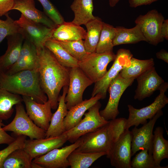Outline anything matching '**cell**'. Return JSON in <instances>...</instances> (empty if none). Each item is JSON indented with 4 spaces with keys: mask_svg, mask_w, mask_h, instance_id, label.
<instances>
[{
    "mask_svg": "<svg viewBox=\"0 0 168 168\" xmlns=\"http://www.w3.org/2000/svg\"><path fill=\"white\" fill-rule=\"evenodd\" d=\"M17 143L13 142L4 149L0 150V168H2L3 163L7 157L14 151L18 149Z\"/></svg>",
    "mask_w": 168,
    "mask_h": 168,
    "instance_id": "cell-39",
    "label": "cell"
},
{
    "mask_svg": "<svg viewBox=\"0 0 168 168\" xmlns=\"http://www.w3.org/2000/svg\"><path fill=\"white\" fill-rule=\"evenodd\" d=\"M5 125L2 120L0 119V145L6 144L9 145L16 138L8 134L2 128Z\"/></svg>",
    "mask_w": 168,
    "mask_h": 168,
    "instance_id": "cell-40",
    "label": "cell"
},
{
    "mask_svg": "<svg viewBox=\"0 0 168 168\" xmlns=\"http://www.w3.org/2000/svg\"><path fill=\"white\" fill-rule=\"evenodd\" d=\"M44 46L54 55L62 66L71 68L78 67V61L71 56L57 41L50 39L45 43Z\"/></svg>",
    "mask_w": 168,
    "mask_h": 168,
    "instance_id": "cell-30",
    "label": "cell"
},
{
    "mask_svg": "<svg viewBox=\"0 0 168 168\" xmlns=\"http://www.w3.org/2000/svg\"><path fill=\"white\" fill-rule=\"evenodd\" d=\"M132 168H167L156 164L152 155L148 153L147 149H143L136 155L131 162Z\"/></svg>",
    "mask_w": 168,
    "mask_h": 168,
    "instance_id": "cell-36",
    "label": "cell"
},
{
    "mask_svg": "<svg viewBox=\"0 0 168 168\" xmlns=\"http://www.w3.org/2000/svg\"><path fill=\"white\" fill-rule=\"evenodd\" d=\"M168 88V82H164L158 90L160 93L154 101L150 105L141 109H136L128 105L129 116L127 119L126 130H129L131 127H137L140 124L147 123V119H151L159 111L162 110L168 103V98L165 92Z\"/></svg>",
    "mask_w": 168,
    "mask_h": 168,
    "instance_id": "cell-4",
    "label": "cell"
},
{
    "mask_svg": "<svg viewBox=\"0 0 168 168\" xmlns=\"http://www.w3.org/2000/svg\"><path fill=\"white\" fill-rule=\"evenodd\" d=\"M101 98V96L97 94L89 99L83 100L68 110L64 120L65 131L70 129L78 124L86 111Z\"/></svg>",
    "mask_w": 168,
    "mask_h": 168,
    "instance_id": "cell-24",
    "label": "cell"
},
{
    "mask_svg": "<svg viewBox=\"0 0 168 168\" xmlns=\"http://www.w3.org/2000/svg\"><path fill=\"white\" fill-rule=\"evenodd\" d=\"M116 54L113 51L89 54L82 60L78 62V67L93 83L98 81L105 75L109 63L114 61Z\"/></svg>",
    "mask_w": 168,
    "mask_h": 168,
    "instance_id": "cell-7",
    "label": "cell"
},
{
    "mask_svg": "<svg viewBox=\"0 0 168 168\" xmlns=\"http://www.w3.org/2000/svg\"><path fill=\"white\" fill-rule=\"evenodd\" d=\"M58 41L71 56L78 61L83 60L89 54L85 49L83 40Z\"/></svg>",
    "mask_w": 168,
    "mask_h": 168,
    "instance_id": "cell-35",
    "label": "cell"
},
{
    "mask_svg": "<svg viewBox=\"0 0 168 168\" xmlns=\"http://www.w3.org/2000/svg\"><path fill=\"white\" fill-rule=\"evenodd\" d=\"M15 0H0V17L12 10Z\"/></svg>",
    "mask_w": 168,
    "mask_h": 168,
    "instance_id": "cell-41",
    "label": "cell"
},
{
    "mask_svg": "<svg viewBox=\"0 0 168 168\" xmlns=\"http://www.w3.org/2000/svg\"><path fill=\"white\" fill-rule=\"evenodd\" d=\"M22 101L20 95L11 92L0 85V119L3 120L9 119L13 113L14 106Z\"/></svg>",
    "mask_w": 168,
    "mask_h": 168,
    "instance_id": "cell-28",
    "label": "cell"
},
{
    "mask_svg": "<svg viewBox=\"0 0 168 168\" xmlns=\"http://www.w3.org/2000/svg\"><path fill=\"white\" fill-rule=\"evenodd\" d=\"M164 20L161 13L156 9H153L144 15L139 16L134 22L140 27L146 42L156 46L164 40L161 35V30Z\"/></svg>",
    "mask_w": 168,
    "mask_h": 168,
    "instance_id": "cell-10",
    "label": "cell"
},
{
    "mask_svg": "<svg viewBox=\"0 0 168 168\" xmlns=\"http://www.w3.org/2000/svg\"><path fill=\"white\" fill-rule=\"evenodd\" d=\"M158 0H128L129 6L135 8L142 5H150Z\"/></svg>",
    "mask_w": 168,
    "mask_h": 168,
    "instance_id": "cell-42",
    "label": "cell"
},
{
    "mask_svg": "<svg viewBox=\"0 0 168 168\" xmlns=\"http://www.w3.org/2000/svg\"><path fill=\"white\" fill-rule=\"evenodd\" d=\"M120 136L110 121L103 126L81 137L82 142L75 150L90 153L106 152L107 154Z\"/></svg>",
    "mask_w": 168,
    "mask_h": 168,
    "instance_id": "cell-3",
    "label": "cell"
},
{
    "mask_svg": "<svg viewBox=\"0 0 168 168\" xmlns=\"http://www.w3.org/2000/svg\"><path fill=\"white\" fill-rule=\"evenodd\" d=\"M15 21L19 26V33L24 40L35 45L38 53L44 46L45 42L51 39L54 29L30 20L21 14L19 18Z\"/></svg>",
    "mask_w": 168,
    "mask_h": 168,
    "instance_id": "cell-8",
    "label": "cell"
},
{
    "mask_svg": "<svg viewBox=\"0 0 168 168\" xmlns=\"http://www.w3.org/2000/svg\"><path fill=\"white\" fill-rule=\"evenodd\" d=\"M101 106L98 101L88 110L87 112L85 113L84 118L78 124L63 133L66 136L67 141L73 143L82 136L95 131L109 122L110 121L104 119L100 116L99 110Z\"/></svg>",
    "mask_w": 168,
    "mask_h": 168,
    "instance_id": "cell-6",
    "label": "cell"
},
{
    "mask_svg": "<svg viewBox=\"0 0 168 168\" xmlns=\"http://www.w3.org/2000/svg\"><path fill=\"white\" fill-rule=\"evenodd\" d=\"M39 56L37 49L32 43L25 40L16 62L5 72L12 74L25 70H38Z\"/></svg>",
    "mask_w": 168,
    "mask_h": 168,
    "instance_id": "cell-18",
    "label": "cell"
},
{
    "mask_svg": "<svg viewBox=\"0 0 168 168\" xmlns=\"http://www.w3.org/2000/svg\"><path fill=\"white\" fill-rule=\"evenodd\" d=\"M106 155V152L90 153L75 150L69 155L68 160L71 168H88L98 158Z\"/></svg>",
    "mask_w": 168,
    "mask_h": 168,
    "instance_id": "cell-33",
    "label": "cell"
},
{
    "mask_svg": "<svg viewBox=\"0 0 168 168\" xmlns=\"http://www.w3.org/2000/svg\"><path fill=\"white\" fill-rule=\"evenodd\" d=\"M130 62L129 66L124 68L119 73L124 78L136 79L139 75L154 66L155 64L154 59L152 58L140 60L132 57L130 59Z\"/></svg>",
    "mask_w": 168,
    "mask_h": 168,
    "instance_id": "cell-32",
    "label": "cell"
},
{
    "mask_svg": "<svg viewBox=\"0 0 168 168\" xmlns=\"http://www.w3.org/2000/svg\"><path fill=\"white\" fill-rule=\"evenodd\" d=\"M20 12L27 19L54 29L57 25L44 12L35 7L34 0H15L12 10Z\"/></svg>",
    "mask_w": 168,
    "mask_h": 168,
    "instance_id": "cell-20",
    "label": "cell"
},
{
    "mask_svg": "<svg viewBox=\"0 0 168 168\" xmlns=\"http://www.w3.org/2000/svg\"><path fill=\"white\" fill-rule=\"evenodd\" d=\"M138 85L134 99L142 100L151 96L165 82L156 72L154 66L149 68L137 78Z\"/></svg>",
    "mask_w": 168,
    "mask_h": 168,
    "instance_id": "cell-17",
    "label": "cell"
},
{
    "mask_svg": "<svg viewBox=\"0 0 168 168\" xmlns=\"http://www.w3.org/2000/svg\"><path fill=\"white\" fill-rule=\"evenodd\" d=\"M68 88V86L63 87L62 95L59 96L58 107L55 112L52 114L49 127L46 132L45 138L58 136L65 131L64 120L68 110L65 101V99Z\"/></svg>",
    "mask_w": 168,
    "mask_h": 168,
    "instance_id": "cell-21",
    "label": "cell"
},
{
    "mask_svg": "<svg viewBox=\"0 0 168 168\" xmlns=\"http://www.w3.org/2000/svg\"><path fill=\"white\" fill-rule=\"evenodd\" d=\"M161 33L162 38L168 40V19L164 20L161 25Z\"/></svg>",
    "mask_w": 168,
    "mask_h": 168,
    "instance_id": "cell-43",
    "label": "cell"
},
{
    "mask_svg": "<svg viewBox=\"0 0 168 168\" xmlns=\"http://www.w3.org/2000/svg\"><path fill=\"white\" fill-rule=\"evenodd\" d=\"M7 49L4 54L0 56V72H5L17 60L24 39L19 33L8 35Z\"/></svg>",
    "mask_w": 168,
    "mask_h": 168,
    "instance_id": "cell-22",
    "label": "cell"
},
{
    "mask_svg": "<svg viewBox=\"0 0 168 168\" xmlns=\"http://www.w3.org/2000/svg\"><path fill=\"white\" fill-rule=\"evenodd\" d=\"M115 27L103 22L99 40L96 52L101 53L113 51V41L115 34Z\"/></svg>",
    "mask_w": 168,
    "mask_h": 168,
    "instance_id": "cell-34",
    "label": "cell"
},
{
    "mask_svg": "<svg viewBox=\"0 0 168 168\" xmlns=\"http://www.w3.org/2000/svg\"><path fill=\"white\" fill-rule=\"evenodd\" d=\"M74 14L72 22L79 26L85 25L95 16L93 15V0H74L70 6Z\"/></svg>",
    "mask_w": 168,
    "mask_h": 168,
    "instance_id": "cell-25",
    "label": "cell"
},
{
    "mask_svg": "<svg viewBox=\"0 0 168 168\" xmlns=\"http://www.w3.org/2000/svg\"><path fill=\"white\" fill-rule=\"evenodd\" d=\"M103 22L98 16L87 23L85 25L87 29L86 34L84 39V45L88 54L96 52Z\"/></svg>",
    "mask_w": 168,
    "mask_h": 168,
    "instance_id": "cell-27",
    "label": "cell"
},
{
    "mask_svg": "<svg viewBox=\"0 0 168 168\" xmlns=\"http://www.w3.org/2000/svg\"><path fill=\"white\" fill-rule=\"evenodd\" d=\"M131 131L126 130L111 146L107 153L111 165L116 168H132Z\"/></svg>",
    "mask_w": 168,
    "mask_h": 168,
    "instance_id": "cell-11",
    "label": "cell"
},
{
    "mask_svg": "<svg viewBox=\"0 0 168 168\" xmlns=\"http://www.w3.org/2000/svg\"><path fill=\"white\" fill-rule=\"evenodd\" d=\"M108 1L110 6L113 7L116 5L120 0H108Z\"/></svg>",
    "mask_w": 168,
    "mask_h": 168,
    "instance_id": "cell-45",
    "label": "cell"
},
{
    "mask_svg": "<svg viewBox=\"0 0 168 168\" xmlns=\"http://www.w3.org/2000/svg\"><path fill=\"white\" fill-rule=\"evenodd\" d=\"M43 7L44 12L57 25L65 21L59 11L49 0H37Z\"/></svg>",
    "mask_w": 168,
    "mask_h": 168,
    "instance_id": "cell-38",
    "label": "cell"
},
{
    "mask_svg": "<svg viewBox=\"0 0 168 168\" xmlns=\"http://www.w3.org/2000/svg\"><path fill=\"white\" fill-rule=\"evenodd\" d=\"M69 82L65 101L68 110L82 102L86 88L93 82L78 67L69 68Z\"/></svg>",
    "mask_w": 168,
    "mask_h": 168,
    "instance_id": "cell-13",
    "label": "cell"
},
{
    "mask_svg": "<svg viewBox=\"0 0 168 168\" xmlns=\"http://www.w3.org/2000/svg\"><path fill=\"white\" fill-rule=\"evenodd\" d=\"M0 85L11 92L29 96L39 103L48 100L41 87L38 70H23L12 74L0 72Z\"/></svg>",
    "mask_w": 168,
    "mask_h": 168,
    "instance_id": "cell-2",
    "label": "cell"
},
{
    "mask_svg": "<svg viewBox=\"0 0 168 168\" xmlns=\"http://www.w3.org/2000/svg\"><path fill=\"white\" fill-rule=\"evenodd\" d=\"M38 54V71L41 87L47 95L52 109L56 110L61 90L64 86L69 85V68L61 65L45 46Z\"/></svg>",
    "mask_w": 168,
    "mask_h": 168,
    "instance_id": "cell-1",
    "label": "cell"
},
{
    "mask_svg": "<svg viewBox=\"0 0 168 168\" xmlns=\"http://www.w3.org/2000/svg\"><path fill=\"white\" fill-rule=\"evenodd\" d=\"M82 142L80 137L72 144L61 148L54 149L44 155L34 158L32 162L42 168H66L70 166L68 156Z\"/></svg>",
    "mask_w": 168,
    "mask_h": 168,
    "instance_id": "cell-14",
    "label": "cell"
},
{
    "mask_svg": "<svg viewBox=\"0 0 168 168\" xmlns=\"http://www.w3.org/2000/svg\"><path fill=\"white\" fill-rule=\"evenodd\" d=\"M115 34L113 41L114 46L122 44H135L141 41L146 42L140 27L137 25L128 29L123 26L115 27Z\"/></svg>",
    "mask_w": 168,
    "mask_h": 168,
    "instance_id": "cell-26",
    "label": "cell"
},
{
    "mask_svg": "<svg viewBox=\"0 0 168 168\" xmlns=\"http://www.w3.org/2000/svg\"><path fill=\"white\" fill-rule=\"evenodd\" d=\"M22 98L29 117L37 126L46 131L53 114L49 101L41 104L36 102L29 96H22Z\"/></svg>",
    "mask_w": 168,
    "mask_h": 168,
    "instance_id": "cell-16",
    "label": "cell"
},
{
    "mask_svg": "<svg viewBox=\"0 0 168 168\" xmlns=\"http://www.w3.org/2000/svg\"><path fill=\"white\" fill-rule=\"evenodd\" d=\"M133 56L129 49H119L110 68L101 79L95 83L91 97L99 94L102 96L101 99L105 98L110 84L124 68L130 65V59Z\"/></svg>",
    "mask_w": 168,
    "mask_h": 168,
    "instance_id": "cell-9",
    "label": "cell"
},
{
    "mask_svg": "<svg viewBox=\"0 0 168 168\" xmlns=\"http://www.w3.org/2000/svg\"><path fill=\"white\" fill-rule=\"evenodd\" d=\"M163 114L162 110L158 112L148 123L143 124L138 128L135 127L131 131L132 134L131 142L132 156L137 152L143 149H147L148 153L152 155L153 131L155 124L158 119Z\"/></svg>",
    "mask_w": 168,
    "mask_h": 168,
    "instance_id": "cell-15",
    "label": "cell"
},
{
    "mask_svg": "<svg viewBox=\"0 0 168 168\" xmlns=\"http://www.w3.org/2000/svg\"><path fill=\"white\" fill-rule=\"evenodd\" d=\"M156 57L159 59H161L166 63H168V53L164 49H161L156 54Z\"/></svg>",
    "mask_w": 168,
    "mask_h": 168,
    "instance_id": "cell-44",
    "label": "cell"
},
{
    "mask_svg": "<svg viewBox=\"0 0 168 168\" xmlns=\"http://www.w3.org/2000/svg\"><path fill=\"white\" fill-rule=\"evenodd\" d=\"M67 141L64 134L44 138L26 140L23 149L34 159L62 147Z\"/></svg>",
    "mask_w": 168,
    "mask_h": 168,
    "instance_id": "cell-19",
    "label": "cell"
},
{
    "mask_svg": "<svg viewBox=\"0 0 168 168\" xmlns=\"http://www.w3.org/2000/svg\"><path fill=\"white\" fill-rule=\"evenodd\" d=\"M163 133L162 127H156L152 141V155L156 163L159 166L163 159L168 158V141L164 138Z\"/></svg>",
    "mask_w": 168,
    "mask_h": 168,
    "instance_id": "cell-29",
    "label": "cell"
},
{
    "mask_svg": "<svg viewBox=\"0 0 168 168\" xmlns=\"http://www.w3.org/2000/svg\"><path fill=\"white\" fill-rule=\"evenodd\" d=\"M135 79L125 78L119 74L111 82L108 90L110 94L108 102L105 109L100 111V116L104 119L109 121L116 118L119 113L118 107L120 99Z\"/></svg>",
    "mask_w": 168,
    "mask_h": 168,
    "instance_id": "cell-12",
    "label": "cell"
},
{
    "mask_svg": "<svg viewBox=\"0 0 168 168\" xmlns=\"http://www.w3.org/2000/svg\"><path fill=\"white\" fill-rule=\"evenodd\" d=\"M86 34V31L81 26L64 21L54 29L51 39L58 41L84 40Z\"/></svg>",
    "mask_w": 168,
    "mask_h": 168,
    "instance_id": "cell-23",
    "label": "cell"
},
{
    "mask_svg": "<svg viewBox=\"0 0 168 168\" xmlns=\"http://www.w3.org/2000/svg\"><path fill=\"white\" fill-rule=\"evenodd\" d=\"M33 159L23 148L18 149L7 157L2 168H32Z\"/></svg>",
    "mask_w": 168,
    "mask_h": 168,
    "instance_id": "cell-31",
    "label": "cell"
},
{
    "mask_svg": "<svg viewBox=\"0 0 168 168\" xmlns=\"http://www.w3.org/2000/svg\"><path fill=\"white\" fill-rule=\"evenodd\" d=\"M5 16L6 19H0V44L7 36L19 33V27L15 21L12 19L8 13Z\"/></svg>",
    "mask_w": 168,
    "mask_h": 168,
    "instance_id": "cell-37",
    "label": "cell"
},
{
    "mask_svg": "<svg viewBox=\"0 0 168 168\" xmlns=\"http://www.w3.org/2000/svg\"><path fill=\"white\" fill-rule=\"evenodd\" d=\"M15 108L14 118L2 127L5 131L12 132L17 136L25 135L31 139L45 138L46 131L37 126L30 118L22 102L16 105Z\"/></svg>",
    "mask_w": 168,
    "mask_h": 168,
    "instance_id": "cell-5",
    "label": "cell"
}]
</instances>
